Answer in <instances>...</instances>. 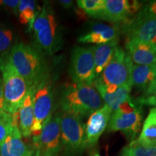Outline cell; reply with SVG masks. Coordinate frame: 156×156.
Wrapping results in <instances>:
<instances>
[{"instance_id":"obj_5","label":"cell","mask_w":156,"mask_h":156,"mask_svg":"<svg viewBox=\"0 0 156 156\" xmlns=\"http://www.w3.org/2000/svg\"><path fill=\"white\" fill-rule=\"evenodd\" d=\"M143 118L142 105L131 97L113 112L108 125V132H121L130 142L136 140Z\"/></svg>"},{"instance_id":"obj_35","label":"cell","mask_w":156,"mask_h":156,"mask_svg":"<svg viewBox=\"0 0 156 156\" xmlns=\"http://www.w3.org/2000/svg\"><path fill=\"white\" fill-rule=\"evenodd\" d=\"M93 156H100V155H99V154L96 153V154H95V155H93Z\"/></svg>"},{"instance_id":"obj_17","label":"cell","mask_w":156,"mask_h":156,"mask_svg":"<svg viewBox=\"0 0 156 156\" xmlns=\"http://www.w3.org/2000/svg\"><path fill=\"white\" fill-rule=\"evenodd\" d=\"M34 90H30L22 106L17 113V125L21 135L24 138L32 136V127L34 122Z\"/></svg>"},{"instance_id":"obj_31","label":"cell","mask_w":156,"mask_h":156,"mask_svg":"<svg viewBox=\"0 0 156 156\" xmlns=\"http://www.w3.org/2000/svg\"><path fill=\"white\" fill-rule=\"evenodd\" d=\"M5 112V98H4V87L3 82L0 75V113Z\"/></svg>"},{"instance_id":"obj_6","label":"cell","mask_w":156,"mask_h":156,"mask_svg":"<svg viewBox=\"0 0 156 156\" xmlns=\"http://www.w3.org/2000/svg\"><path fill=\"white\" fill-rule=\"evenodd\" d=\"M50 76L43 80L34 94V122L32 127V135L38 136L42 129L53 115L55 93L54 83Z\"/></svg>"},{"instance_id":"obj_24","label":"cell","mask_w":156,"mask_h":156,"mask_svg":"<svg viewBox=\"0 0 156 156\" xmlns=\"http://www.w3.org/2000/svg\"><path fill=\"white\" fill-rule=\"evenodd\" d=\"M156 146L145 147L138 143L136 140L131 141L121 152L120 156H155Z\"/></svg>"},{"instance_id":"obj_18","label":"cell","mask_w":156,"mask_h":156,"mask_svg":"<svg viewBox=\"0 0 156 156\" xmlns=\"http://www.w3.org/2000/svg\"><path fill=\"white\" fill-rule=\"evenodd\" d=\"M119 39L106 44L92 46L95 62V71L97 78L112 60L115 51L118 46Z\"/></svg>"},{"instance_id":"obj_7","label":"cell","mask_w":156,"mask_h":156,"mask_svg":"<svg viewBox=\"0 0 156 156\" xmlns=\"http://www.w3.org/2000/svg\"><path fill=\"white\" fill-rule=\"evenodd\" d=\"M85 146V124L82 119L62 113L61 152L63 156H79Z\"/></svg>"},{"instance_id":"obj_34","label":"cell","mask_w":156,"mask_h":156,"mask_svg":"<svg viewBox=\"0 0 156 156\" xmlns=\"http://www.w3.org/2000/svg\"><path fill=\"white\" fill-rule=\"evenodd\" d=\"M41 156H56L52 155V154H49V153H41Z\"/></svg>"},{"instance_id":"obj_8","label":"cell","mask_w":156,"mask_h":156,"mask_svg":"<svg viewBox=\"0 0 156 156\" xmlns=\"http://www.w3.org/2000/svg\"><path fill=\"white\" fill-rule=\"evenodd\" d=\"M132 66L133 62L126 51L117 46L112 60L96 80L105 85H132Z\"/></svg>"},{"instance_id":"obj_29","label":"cell","mask_w":156,"mask_h":156,"mask_svg":"<svg viewBox=\"0 0 156 156\" xmlns=\"http://www.w3.org/2000/svg\"><path fill=\"white\" fill-rule=\"evenodd\" d=\"M154 69V78L151 82V85L147 87V90L145 92L144 97L147 96H156V64L153 65Z\"/></svg>"},{"instance_id":"obj_16","label":"cell","mask_w":156,"mask_h":156,"mask_svg":"<svg viewBox=\"0 0 156 156\" xmlns=\"http://www.w3.org/2000/svg\"><path fill=\"white\" fill-rule=\"evenodd\" d=\"M127 34L126 40H136L156 46V18L130 24L124 27Z\"/></svg>"},{"instance_id":"obj_2","label":"cell","mask_w":156,"mask_h":156,"mask_svg":"<svg viewBox=\"0 0 156 156\" xmlns=\"http://www.w3.org/2000/svg\"><path fill=\"white\" fill-rule=\"evenodd\" d=\"M103 105L95 87L85 84H66L60 94L59 106L62 112L80 119L90 116Z\"/></svg>"},{"instance_id":"obj_23","label":"cell","mask_w":156,"mask_h":156,"mask_svg":"<svg viewBox=\"0 0 156 156\" xmlns=\"http://www.w3.org/2000/svg\"><path fill=\"white\" fill-rule=\"evenodd\" d=\"M15 43V32L12 28L0 23V56L9 54Z\"/></svg>"},{"instance_id":"obj_4","label":"cell","mask_w":156,"mask_h":156,"mask_svg":"<svg viewBox=\"0 0 156 156\" xmlns=\"http://www.w3.org/2000/svg\"><path fill=\"white\" fill-rule=\"evenodd\" d=\"M9 54L0 56V74L3 82L5 111L15 115L22 106L30 88L24 78L13 67Z\"/></svg>"},{"instance_id":"obj_26","label":"cell","mask_w":156,"mask_h":156,"mask_svg":"<svg viewBox=\"0 0 156 156\" xmlns=\"http://www.w3.org/2000/svg\"><path fill=\"white\" fill-rule=\"evenodd\" d=\"M17 124V114L11 115L6 112L0 113V146Z\"/></svg>"},{"instance_id":"obj_19","label":"cell","mask_w":156,"mask_h":156,"mask_svg":"<svg viewBox=\"0 0 156 156\" xmlns=\"http://www.w3.org/2000/svg\"><path fill=\"white\" fill-rule=\"evenodd\" d=\"M138 143L145 147L156 146V108L150 110L143 123L141 133L136 139Z\"/></svg>"},{"instance_id":"obj_33","label":"cell","mask_w":156,"mask_h":156,"mask_svg":"<svg viewBox=\"0 0 156 156\" xmlns=\"http://www.w3.org/2000/svg\"><path fill=\"white\" fill-rule=\"evenodd\" d=\"M32 156H41V151L38 148L34 147V152Z\"/></svg>"},{"instance_id":"obj_10","label":"cell","mask_w":156,"mask_h":156,"mask_svg":"<svg viewBox=\"0 0 156 156\" xmlns=\"http://www.w3.org/2000/svg\"><path fill=\"white\" fill-rule=\"evenodd\" d=\"M61 116L62 113H55L42 129L38 136L33 138L34 147L41 153H49L58 156L61 152Z\"/></svg>"},{"instance_id":"obj_21","label":"cell","mask_w":156,"mask_h":156,"mask_svg":"<svg viewBox=\"0 0 156 156\" xmlns=\"http://www.w3.org/2000/svg\"><path fill=\"white\" fill-rule=\"evenodd\" d=\"M41 8L38 7L36 1L20 0L18 7L19 20L22 25H28L29 32H31L34 21Z\"/></svg>"},{"instance_id":"obj_1","label":"cell","mask_w":156,"mask_h":156,"mask_svg":"<svg viewBox=\"0 0 156 156\" xmlns=\"http://www.w3.org/2000/svg\"><path fill=\"white\" fill-rule=\"evenodd\" d=\"M9 55L13 67L24 78L30 90L35 91L39 84L50 76L45 56L32 45L15 43Z\"/></svg>"},{"instance_id":"obj_15","label":"cell","mask_w":156,"mask_h":156,"mask_svg":"<svg viewBox=\"0 0 156 156\" xmlns=\"http://www.w3.org/2000/svg\"><path fill=\"white\" fill-rule=\"evenodd\" d=\"M34 152V147L30 148L23 142L17 124L0 146V156H32Z\"/></svg>"},{"instance_id":"obj_3","label":"cell","mask_w":156,"mask_h":156,"mask_svg":"<svg viewBox=\"0 0 156 156\" xmlns=\"http://www.w3.org/2000/svg\"><path fill=\"white\" fill-rule=\"evenodd\" d=\"M31 32L34 36L32 46L43 55H54L61 49L63 33L54 9L48 2H45L35 20Z\"/></svg>"},{"instance_id":"obj_28","label":"cell","mask_w":156,"mask_h":156,"mask_svg":"<svg viewBox=\"0 0 156 156\" xmlns=\"http://www.w3.org/2000/svg\"><path fill=\"white\" fill-rule=\"evenodd\" d=\"M20 2V0H0V7L17 15Z\"/></svg>"},{"instance_id":"obj_14","label":"cell","mask_w":156,"mask_h":156,"mask_svg":"<svg viewBox=\"0 0 156 156\" xmlns=\"http://www.w3.org/2000/svg\"><path fill=\"white\" fill-rule=\"evenodd\" d=\"M120 30L117 27L103 23H94L87 33L78 38V42L83 44H103L118 40Z\"/></svg>"},{"instance_id":"obj_32","label":"cell","mask_w":156,"mask_h":156,"mask_svg":"<svg viewBox=\"0 0 156 156\" xmlns=\"http://www.w3.org/2000/svg\"><path fill=\"white\" fill-rule=\"evenodd\" d=\"M60 5L64 7V9H69L73 6V1L71 0H60L58 1Z\"/></svg>"},{"instance_id":"obj_22","label":"cell","mask_w":156,"mask_h":156,"mask_svg":"<svg viewBox=\"0 0 156 156\" xmlns=\"http://www.w3.org/2000/svg\"><path fill=\"white\" fill-rule=\"evenodd\" d=\"M132 87V85H122L119 87L114 93H100L99 95L105 102V104L112 109L113 112L116 111L122 103L129 98Z\"/></svg>"},{"instance_id":"obj_9","label":"cell","mask_w":156,"mask_h":156,"mask_svg":"<svg viewBox=\"0 0 156 156\" xmlns=\"http://www.w3.org/2000/svg\"><path fill=\"white\" fill-rule=\"evenodd\" d=\"M69 73L73 83L93 86L97 77L92 47L75 46L73 48Z\"/></svg>"},{"instance_id":"obj_25","label":"cell","mask_w":156,"mask_h":156,"mask_svg":"<svg viewBox=\"0 0 156 156\" xmlns=\"http://www.w3.org/2000/svg\"><path fill=\"white\" fill-rule=\"evenodd\" d=\"M80 9L93 18L101 19L104 9V0H78Z\"/></svg>"},{"instance_id":"obj_36","label":"cell","mask_w":156,"mask_h":156,"mask_svg":"<svg viewBox=\"0 0 156 156\" xmlns=\"http://www.w3.org/2000/svg\"><path fill=\"white\" fill-rule=\"evenodd\" d=\"M155 156H156V155H155Z\"/></svg>"},{"instance_id":"obj_12","label":"cell","mask_w":156,"mask_h":156,"mask_svg":"<svg viewBox=\"0 0 156 156\" xmlns=\"http://www.w3.org/2000/svg\"><path fill=\"white\" fill-rule=\"evenodd\" d=\"M112 114V109L104 104L89 116L85 125L86 148L92 147L97 143L108 125Z\"/></svg>"},{"instance_id":"obj_11","label":"cell","mask_w":156,"mask_h":156,"mask_svg":"<svg viewBox=\"0 0 156 156\" xmlns=\"http://www.w3.org/2000/svg\"><path fill=\"white\" fill-rule=\"evenodd\" d=\"M141 7V3L138 1L104 0V9L101 19L113 23H125V26L130 23V17L139 11Z\"/></svg>"},{"instance_id":"obj_30","label":"cell","mask_w":156,"mask_h":156,"mask_svg":"<svg viewBox=\"0 0 156 156\" xmlns=\"http://www.w3.org/2000/svg\"><path fill=\"white\" fill-rule=\"evenodd\" d=\"M138 101L142 105H148V106H155L156 108V96L143 97L138 99Z\"/></svg>"},{"instance_id":"obj_13","label":"cell","mask_w":156,"mask_h":156,"mask_svg":"<svg viewBox=\"0 0 156 156\" xmlns=\"http://www.w3.org/2000/svg\"><path fill=\"white\" fill-rule=\"evenodd\" d=\"M126 51L132 62L137 65L153 66L156 64V46L136 40H126Z\"/></svg>"},{"instance_id":"obj_20","label":"cell","mask_w":156,"mask_h":156,"mask_svg":"<svg viewBox=\"0 0 156 156\" xmlns=\"http://www.w3.org/2000/svg\"><path fill=\"white\" fill-rule=\"evenodd\" d=\"M154 78L153 66L133 64L132 70V86L140 91L147 90Z\"/></svg>"},{"instance_id":"obj_27","label":"cell","mask_w":156,"mask_h":156,"mask_svg":"<svg viewBox=\"0 0 156 156\" xmlns=\"http://www.w3.org/2000/svg\"><path fill=\"white\" fill-rule=\"evenodd\" d=\"M154 18H156V0L149 2L148 3L145 4L143 7H141L136 17L134 19L132 20L129 24L127 25L130 24H136V23Z\"/></svg>"}]
</instances>
